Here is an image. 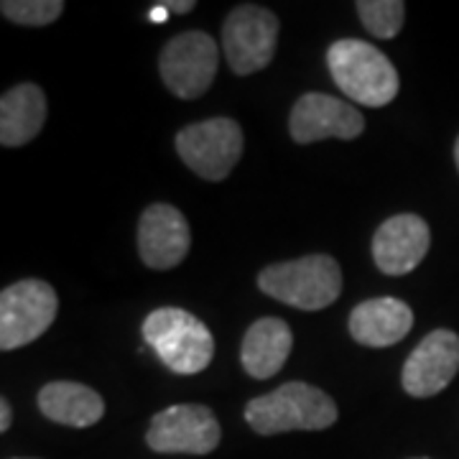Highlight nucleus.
<instances>
[{
    "label": "nucleus",
    "mask_w": 459,
    "mask_h": 459,
    "mask_svg": "<svg viewBox=\"0 0 459 459\" xmlns=\"http://www.w3.org/2000/svg\"><path fill=\"white\" fill-rule=\"evenodd\" d=\"M222 429L212 409L202 403H179L151 419L146 444L159 455H210L220 446Z\"/></svg>",
    "instance_id": "9"
},
{
    "label": "nucleus",
    "mask_w": 459,
    "mask_h": 459,
    "mask_svg": "<svg viewBox=\"0 0 459 459\" xmlns=\"http://www.w3.org/2000/svg\"><path fill=\"white\" fill-rule=\"evenodd\" d=\"M455 164H457V171H459V135H457V141H455Z\"/></svg>",
    "instance_id": "22"
},
{
    "label": "nucleus",
    "mask_w": 459,
    "mask_h": 459,
    "mask_svg": "<svg viewBox=\"0 0 459 459\" xmlns=\"http://www.w3.org/2000/svg\"><path fill=\"white\" fill-rule=\"evenodd\" d=\"M143 340L177 376H197L214 358V337L195 314L164 307L146 316Z\"/></svg>",
    "instance_id": "4"
},
{
    "label": "nucleus",
    "mask_w": 459,
    "mask_h": 459,
    "mask_svg": "<svg viewBox=\"0 0 459 459\" xmlns=\"http://www.w3.org/2000/svg\"><path fill=\"white\" fill-rule=\"evenodd\" d=\"M337 403L322 388L309 383H283L271 394L253 398L246 406V421L261 437L283 431H322L337 421Z\"/></svg>",
    "instance_id": "1"
},
{
    "label": "nucleus",
    "mask_w": 459,
    "mask_h": 459,
    "mask_svg": "<svg viewBox=\"0 0 459 459\" xmlns=\"http://www.w3.org/2000/svg\"><path fill=\"white\" fill-rule=\"evenodd\" d=\"M243 128L232 117H210L177 133L181 161L204 181L228 179L243 156Z\"/></svg>",
    "instance_id": "6"
},
{
    "label": "nucleus",
    "mask_w": 459,
    "mask_h": 459,
    "mask_svg": "<svg viewBox=\"0 0 459 459\" xmlns=\"http://www.w3.org/2000/svg\"><path fill=\"white\" fill-rule=\"evenodd\" d=\"M327 66L334 84L350 100L365 108H383L398 95V72L394 62L360 39H340L327 51Z\"/></svg>",
    "instance_id": "3"
},
{
    "label": "nucleus",
    "mask_w": 459,
    "mask_h": 459,
    "mask_svg": "<svg viewBox=\"0 0 459 459\" xmlns=\"http://www.w3.org/2000/svg\"><path fill=\"white\" fill-rule=\"evenodd\" d=\"M365 131V117L358 108L322 92H307L296 100L289 133L296 143H319L327 138L355 141Z\"/></svg>",
    "instance_id": "11"
},
{
    "label": "nucleus",
    "mask_w": 459,
    "mask_h": 459,
    "mask_svg": "<svg viewBox=\"0 0 459 459\" xmlns=\"http://www.w3.org/2000/svg\"><path fill=\"white\" fill-rule=\"evenodd\" d=\"M294 347L291 327L279 316H263L247 327L240 344V362L247 376L268 380L286 365Z\"/></svg>",
    "instance_id": "15"
},
{
    "label": "nucleus",
    "mask_w": 459,
    "mask_h": 459,
    "mask_svg": "<svg viewBox=\"0 0 459 459\" xmlns=\"http://www.w3.org/2000/svg\"><path fill=\"white\" fill-rule=\"evenodd\" d=\"M258 289L301 312H319L342 294V268L325 253L304 255L299 261L273 263L258 273Z\"/></svg>",
    "instance_id": "2"
},
{
    "label": "nucleus",
    "mask_w": 459,
    "mask_h": 459,
    "mask_svg": "<svg viewBox=\"0 0 459 459\" xmlns=\"http://www.w3.org/2000/svg\"><path fill=\"white\" fill-rule=\"evenodd\" d=\"M416 459H427V457H416Z\"/></svg>",
    "instance_id": "23"
},
{
    "label": "nucleus",
    "mask_w": 459,
    "mask_h": 459,
    "mask_svg": "<svg viewBox=\"0 0 459 459\" xmlns=\"http://www.w3.org/2000/svg\"><path fill=\"white\" fill-rule=\"evenodd\" d=\"M161 11H169V13H189V11H195V0H159L156 3Z\"/></svg>",
    "instance_id": "20"
},
{
    "label": "nucleus",
    "mask_w": 459,
    "mask_h": 459,
    "mask_svg": "<svg viewBox=\"0 0 459 459\" xmlns=\"http://www.w3.org/2000/svg\"><path fill=\"white\" fill-rule=\"evenodd\" d=\"M56 309L59 299L47 281L23 279L5 286L0 294V347L11 352L36 342L54 325Z\"/></svg>",
    "instance_id": "5"
},
{
    "label": "nucleus",
    "mask_w": 459,
    "mask_h": 459,
    "mask_svg": "<svg viewBox=\"0 0 459 459\" xmlns=\"http://www.w3.org/2000/svg\"><path fill=\"white\" fill-rule=\"evenodd\" d=\"M0 11H3V16L18 26L41 29L62 16L65 3L62 0H5L0 5Z\"/></svg>",
    "instance_id": "19"
},
{
    "label": "nucleus",
    "mask_w": 459,
    "mask_h": 459,
    "mask_svg": "<svg viewBox=\"0 0 459 459\" xmlns=\"http://www.w3.org/2000/svg\"><path fill=\"white\" fill-rule=\"evenodd\" d=\"M13 424V411H11V403H8V398H3L0 401V431L5 434L8 429Z\"/></svg>",
    "instance_id": "21"
},
{
    "label": "nucleus",
    "mask_w": 459,
    "mask_h": 459,
    "mask_svg": "<svg viewBox=\"0 0 459 459\" xmlns=\"http://www.w3.org/2000/svg\"><path fill=\"white\" fill-rule=\"evenodd\" d=\"M279 44V18L263 5H238L222 23V51L240 77L255 74L273 62Z\"/></svg>",
    "instance_id": "7"
},
{
    "label": "nucleus",
    "mask_w": 459,
    "mask_h": 459,
    "mask_svg": "<svg viewBox=\"0 0 459 459\" xmlns=\"http://www.w3.org/2000/svg\"><path fill=\"white\" fill-rule=\"evenodd\" d=\"M39 411L54 421L72 429L95 427L105 416V401L98 391L74 380H54L39 391Z\"/></svg>",
    "instance_id": "16"
},
{
    "label": "nucleus",
    "mask_w": 459,
    "mask_h": 459,
    "mask_svg": "<svg viewBox=\"0 0 459 459\" xmlns=\"http://www.w3.org/2000/svg\"><path fill=\"white\" fill-rule=\"evenodd\" d=\"M413 327V312L406 301L377 296L358 304L350 314V334L365 347H391L401 342Z\"/></svg>",
    "instance_id": "14"
},
{
    "label": "nucleus",
    "mask_w": 459,
    "mask_h": 459,
    "mask_svg": "<svg viewBox=\"0 0 459 459\" xmlns=\"http://www.w3.org/2000/svg\"><path fill=\"white\" fill-rule=\"evenodd\" d=\"M431 247V230L419 214H394L373 235V261L385 276H406Z\"/></svg>",
    "instance_id": "13"
},
{
    "label": "nucleus",
    "mask_w": 459,
    "mask_h": 459,
    "mask_svg": "<svg viewBox=\"0 0 459 459\" xmlns=\"http://www.w3.org/2000/svg\"><path fill=\"white\" fill-rule=\"evenodd\" d=\"M358 18L362 21L365 31L376 39H394L403 29L406 18V3L401 0H360L355 3Z\"/></svg>",
    "instance_id": "18"
},
{
    "label": "nucleus",
    "mask_w": 459,
    "mask_h": 459,
    "mask_svg": "<svg viewBox=\"0 0 459 459\" xmlns=\"http://www.w3.org/2000/svg\"><path fill=\"white\" fill-rule=\"evenodd\" d=\"M192 247V230L186 217L164 202L143 210L138 222V253L141 261L153 271L177 268Z\"/></svg>",
    "instance_id": "12"
},
{
    "label": "nucleus",
    "mask_w": 459,
    "mask_h": 459,
    "mask_svg": "<svg viewBox=\"0 0 459 459\" xmlns=\"http://www.w3.org/2000/svg\"><path fill=\"white\" fill-rule=\"evenodd\" d=\"M47 123V95L39 84H16L0 98V143L18 148L31 143Z\"/></svg>",
    "instance_id": "17"
},
{
    "label": "nucleus",
    "mask_w": 459,
    "mask_h": 459,
    "mask_svg": "<svg viewBox=\"0 0 459 459\" xmlns=\"http://www.w3.org/2000/svg\"><path fill=\"white\" fill-rule=\"evenodd\" d=\"M459 373V334L452 329H434L419 342L401 370V385L411 398H431Z\"/></svg>",
    "instance_id": "10"
},
{
    "label": "nucleus",
    "mask_w": 459,
    "mask_h": 459,
    "mask_svg": "<svg viewBox=\"0 0 459 459\" xmlns=\"http://www.w3.org/2000/svg\"><path fill=\"white\" fill-rule=\"evenodd\" d=\"M220 51L210 33L184 31L174 36L159 56L166 90L181 100L202 98L217 77Z\"/></svg>",
    "instance_id": "8"
}]
</instances>
